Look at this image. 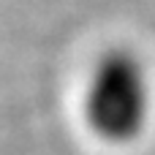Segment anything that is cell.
Segmentation results:
<instances>
[{
  "label": "cell",
  "mask_w": 155,
  "mask_h": 155,
  "mask_svg": "<svg viewBox=\"0 0 155 155\" xmlns=\"http://www.w3.org/2000/svg\"><path fill=\"white\" fill-rule=\"evenodd\" d=\"M153 117V79L142 54L112 46L93 63L84 93L82 120L93 139L109 147H128L142 139Z\"/></svg>",
  "instance_id": "obj_1"
}]
</instances>
